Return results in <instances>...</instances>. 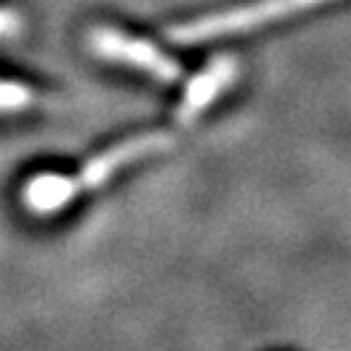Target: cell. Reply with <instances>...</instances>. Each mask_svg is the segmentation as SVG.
<instances>
[{
  "mask_svg": "<svg viewBox=\"0 0 351 351\" xmlns=\"http://www.w3.org/2000/svg\"><path fill=\"white\" fill-rule=\"evenodd\" d=\"M24 13L13 5H0V42L19 37L24 32Z\"/></svg>",
  "mask_w": 351,
  "mask_h": 351,
  "instance_id": "8992f818",
  "label": "cell"
},
{
  "mask_svg": "<svg viewBox=\"0 0 351 351\" xmlns=\"http://www.w3.org/2000/svg\"><path fill=\"white\" fill-rule=\"evenodd\" d=\"M172 146H175L172 133H164V130L141 133V136L120 141V143H114L112 149L97 154L75 175L42 172V175L29 177L24 190H21V201L32 213L50 216V213L68 208L81 193L97 190L104 182H110V177L117 175L123 167L141 162L146 156H154V154H162V151L172 149Z\"/></svg>",
  "mask_w": 351,
  "mask_h": 351,
  "instance_id": "6da1fadb",
  "label": "cell"
},
{
  "mask_svg": "<svg viewBox=\"0 0 351 351\" xmlns=\"http://www.w3.org/2000/svg\"><path fill=\"white\" fill-rule=\"evenodd\" d=\"M88 47H91L94 55H99L104 60L133 65V68H138L143 73H151L154 78L164 81V84H175V81L182 78V68L169 55H164L151 42L128 37V34L117 32L112 26H94L88 32Z\"/></svg>",
  "mask_w": 351,
  "mask_h": 351,
  "instance_id": "3957f363",
  "label": "cell"
},
{
  "mask_svg": "<svg viewBox=\"0 0 351 351\" xmlns=\"http://www.w3.org/2000/svg\"><path fill=\"white\" fill-rule=\"evenodd\" d=\"M237 60H232V58H219L208 68H203L182 94V101L175 112L177 123L180 125L195 123L203 110H208L213 101L219 99V94L232 86V81L237 78Z\"/></svg>",
  "mask_w": 351,
  "mask_h": 351,
  "instance_id": "277c9868",
  "label": "cell"
},
{
  "mask_svg": "<svg viewBox=\"0 0 351 351\" xmlns=\"http://www.w3.org/2000/svg\"><path fill=\"white\" fill-rule=\"evenodd\" d=\"M323 3H330V0H258L250 5H239L232 11L213 13V16H203L198 21L175 26V29H169V39H175L180 45L206 42V39L232 34V32H247L255 26L271 24L289 13L307 11V8L323 5Z\"/></svg>",
  "mask_w": 351,
  "mask_h": 351,
  "instance_id": "7a4b0ae2",
  "label": "cell"
},
{
  "mask_svg": "<svg viewBox=\"0 0 351 351\" xmlns=\"http://www.w3.org/2000/svg\"><path fill=\"white\" fill-rule=\"evenodd\" d=\"M39 101V94L24 81H13L0 75V114H16L32 110Z\"/></svg>",
  "mask_w": 351,
  "mask_h": 351,
  "instance_id": "5b68a950",
  "label": "cell"
}]
</instances>
